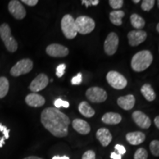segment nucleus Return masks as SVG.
<instances>
[{"label":"nucleus","mask_w":159,"mask_h":159,"mask_svg":"<svg viewBox=\"0 0 159 159\" xmlns=\"http://www.w3.org/2000/svg\"><path fill=\"white\" fill-rule=\"evenodd\" d=\"M61 30L63 35L68 39H73L77 34L75 20L71 15L66 14L61 20Z\"/></svg>","instance_id":"39448f33"},{"label":"nucleus","mask_w":159,"mask_h":159,"mask_svg":"<svg viewBox=\"0 0 159 159\" xmlns=\"http://www.w3.org/2000/svg\"><path fill=\"white\" fill-rule=\"evenodd\" d=\"M147 33L145 31L137 30H132L128 34V42L131 47H136L144 42L146 40Z\"/></svg>","instance_id":"ddd939ff"},{"label":"nucleus","mask_w":159,"mask_h":159,"mask_svg":"<svg viewBox=\"0 0 159 159\" xmlns=\"http://www.w3.org/2000/svg\"><path fill=\"white\" fill-rule=\"evenodd\" d=\"M66 68V66L65 63H61L59 66H57L56 69V75L57 77H63V75L65 73V69Z\"/></svg>","instance_id":"7c9ffc66"},{"label":"nucleus","mask_w":159,"mask_h":159,"mask_svg":"<svg viewBox=\"0 0 159 159\" xmlns=\"http://www.w3.org/2000/svg\"><path fill=\"white\" fill-rule=\"evenodd\" d=\"M157 4H158V8H159V0L158 2H157Z\"/></svg>","instance_id":"37998d69"},{"label":"nucleus","mask_w":159,"mask_h":159,"mask_svg":"<svg viewBox=\"0 0 159 159\" xmlns=\"http://www.w3.org/2000/svg\"><path fill=\"white\" fill-rule=\"evenodd\" d=\"M47 55L55 57H63L69 55V49L58 43H52L46 49Z\"/></svg>","instance_id":"9b49d317"},{"label":"nucleus","mask_w":159,"mask_h":159,"mask_svg":"<svg viewBox=\"0 0 159 159\" xmlns=\"http://www.w3.org/2000/svg\"><path fill=\"white\" fill-rule=\"evenodd\" d=\"M49 83V78L47 75L45 74H40L32 81L30 85L29 89L33 93H36L43 89H44L47 86Z\"/></svg>","instance_id":"f8f14e48"},{"label":"nucleus","mask_w":159,"mask_h":159,"mask_svg":"<svg viewBox=\"0 0 159 159\" xmlns=\"http://www.w3.org/2000/svg\"><path fill=\"white\" fill-rule=\"evenodd\" d=\"M96 158V154L94 151L88 150L83 153L82 156V159H95Z\"/></svg>","instance_id":"2f4dec72"},{"label":"nucleus","mask_w":159,"mask_h":159,"mask_svg":"<svg viewBox=\"0 0 159 159\" xmlns=\"http://www.w3.org/2000/svg\"><path fill=\"white\" fill-rule=\"evenodd\" d=\"M24 159H43V158H39V157H37V156H29Z\"/></svg>","instance_id":"ea45409f"},{"label":"nucleus","mask_w":159,"mask_h":159,"mask_svg":"<svg viewBox=\"0 0 159 159\" xmlns=\"http://www.w3.org/2000/svg\"><path fill=\"white\" fill-rule=\"evenodd\" d=\"M122 121V116L120 114L114 112H108L103 115L102 122L106 125H117Z\"/></svg>","instance_id":"aec40b11"},{"label":"nucleus","mask_w":159,"mask_h":159,"mask_svg":"<svg viewBox=\"0 0 159 159\" xmlns=\"http://www.w3.org/2000/svg\"><path fill=\"white\" fill-rule=\"evenodd\" d=\"M154 122H155V125H156V126L159 129V116H156V118H155Z\"/></svg>","instance_id":"4c0bfd02"},{"label":"nucleus","mask_w":159,"mask_h":159,"mask_svg":"<svg viewBox=\"0 0 159 159\" xmlns=\"http://www.w3.org/2000/svg\"><path fill=\"white\" fill-rule=\"evenodd\" d=\"M155 5L154 0H144L142 3V9L144 11H150Z\"/></svg>","instance_id":"cd10ccee"},{"label":"nucleus","mask_w":159,"mask_h":159,"mask_svg":"<svg viewBox=\"0 0 159 159\" xmlns=\"http://www.w3.org/2000/svg\"><path fill=\"white\" fill-rule=\"evenodd\" d=\"M54 105L56 108H60L61 107H63V108H69V103L67 102V101H64L61 98H58L55 99L54 102Z\"/></svg>","instance_id":"c85d7f7f"},{"label":"nucleus","mask_w":159,"mask_h":159,"mask_svg":"<svg viewBox=\"0 0 159 159\" xmlns=\"http://www.w3.org/2000/svg\"><path fill=\"white\" fill-rule=\"evenodd\" d=\"M85 96L90 102L94 103L105 102L108 97L106 91L99 87L89 88L85 92Z\"/></svg>","instance_id":"6e6552de"},{"label":"nucleus","mask_w":159,"mask_h":159,"mask_svg":"<svg viewBox=\"0 0 159 159\" xmlns=\"http://www.w3.org/2000/svg\"><path fill=\"white\" fill-rule=\"evenodd\" d=\"M130 23L134 28L140 30L143 28L145 25V21L142 17L136 13L131 15L130 16Z\"/></svg>","instance_id":"b1692460"},{"label":"nucleus","mask_w":159,"mask_h":159,"mask_svg":"<svg viewBox=\"0 0 159 159\" xmlns=\"http://www.w3.org/2000/svg\"><path fill=\"white\" fill-rule=\"evenodd\" d=\"M0 37L5 43L6 49L10 52H15L18 49V43L11 35V30L7 23L0 26Z\"/></svg>","instance_id":"7ed1b4c3"},{"label":"nucleus","mask_w":159,"mask_h":159,"mask_svg":"<svg viewBox=\"0 0 159 159\" xmlns=\"http://www.w3.org/2000/svg\"><path fill=\"white\" fill-rule=\"evenodd\" d=\"M115 150H116L117 152H118V153L119 155H124L125 154V152H126V149L123 145H121V144H116V146H115Z\"/></svg>","instance_id":"f704fd0d"},{"label":"nucleus","mask_w":159,"mask_h":159,"mask_svg":"<svg viewBox=\"0 0 159 159\" xmlns=\"http://www.w3.org/2000/svg\"><path fill=\"white\" fill-rule=\"evenodd\" d=\"M72 127L77 133L82 135H87L90 133L91 127L89 123L81 119H75L72 121Z\"/></svg>","instance_id":"f3484780"},{"label":"nucleus","mask_w":159,"mask_h":159,"mask_svg":"<svg viewBox=\"0 0 159 159\" xmlns=\"http://www.w3.org/2000/svg\"><path fill=\"white\" fill-rule=\"evenodd\" d=\"M22 2L25 3V5H28V6H35L36 5L39 1L38 0H22Z\"/></svg>","instance_id":"c9c22d12"},{"label":"nucleus","mask_w":159,"mask_h":159,"mask_svg":"<svg viewBox=\"0 0 159 159\" xmlns=\"http://www.w3.org/2000/svg\"><path fill=\"white\" fill-rule=\"evenodd\" d=\"M25 102L29 106L39 108L45 104V99L37 93H31L25 97Z\"/></svg>","instance_id":"2eb2a0df"},{"label":"nucleus","mask_w":159,"mask_h":159,"mask_svg":"<svg viewBox=\"0 0 159 159\" xmlns=\"http://www.w3.org/2000/svg\"><path fill=\"white\" fill-rule=\"evenodd\" d=\"M125 16V12L122 11H113L109 15L111 22L116 26H120L122 24V18Z\"/></svg>","instance_id":"5701e85b"},{"label":"nucleus","mask_w":159,"mask_h":159,"mask_svg":"<svg viewBox=\"0 0 159 159\" xmlns=\"http://www.w3.org/2000/svg\"><path fill=\"white\" fill-rule=\"evenodd\" d=\"M41 122L53 136L62 138L68 135L70 119L65 114L55 108H47L42 111Z\"/></svg>","instance_id":"f257e3e1"},{"label":"nucleus","mask_w":159,"mask_h":159,"mask_svg":"<svg viewBox=\"0 0 159 159\" xmlns=\"http://www.w3.org/2000/svg\"><path fill=\"white\" fill-rule=\"evenodd\" d=\"M10 13L16 19L21 20L26 16V10L21 2L17 0H12L8 4Z\"/></svg>","instance_id":"9d476101"},{"label":"nucleus","mask_w":159,"mask_h":159,"mask_svg":"<svg viewBox=\"0 0 159 159\" xmlns=\"http://www.w3.org/2000/svg\"><path fill=\"white\" fill-rule=\"evenodd\" d=\"M144 134L140 131H136V132H130L128 133L126 135L127 141L132 145H139L142 144L145 141Z\"/></svg>","instance_id":"6ab92c4d"},{"label":"nucleus","mask_w":159,"mask_h":159,"mask_svg":"<svg viewBox=\"0 0 159 159\" xmlns=\"http://www.w3.org/2000/svg\"><path fill=\"white\" fill-rule=\"evenodd\" d=\"M106 79L111 87L118 90L125 89L128 84V81L125 77L115 71H109L107 74Z\"/></svg>","instance_id":"0eeeda50"},{"label":"nucleus","mask_w":159,"mask_h":159,"mask_svg":"<svg viewBox=\"0 0 159 159\" xmlns=\"http://www.w3.org/2000/svg\"><path fill=\"white\" fill-rule=\"evenodd\" d=\"M133 2H134V3H136V4H138L139 2H140V1H139V0H134V1H133Z\"/></svg>","instance_id":"79ce46f5"},{"label":"nucleus","mask_w":159,"mask_h":159,"mask_svg":"<svg viewBox=\"0 0 159 159\" xmlns=\"http://www.w3.org/2000/svg\"><path fill=\"white\" fill-rule=\"evenodd\" d=\"M132 118L135 123L143 129H148L151 126V120L149 116L140 111H136L133 113Z\"/></svg>","instance_id":"4468645a"},{"label":"nucleus","mask_w":159,"mask_h":159,"mask_svg":"<svg viewBox=\"0 0 159 159\" xmlns=\"http://www.w3.org/2000/svg\"><path fill=\"white\" fill-rule=\"evenodd\" d=\"M156 30L158 31V33H159V23H158V25H157V26H156Z\"/></svg>","instance_id":"a19ab883"},{"label":"nucleus","mask_w":159,"mask_h":159,"mask_svg":"<svg viewBox=\"0 0 159 159\" xmlns=\"http://www.w3.org/2000/svg\"><path fill=\"white\" fill-rule=\"evenodd\" d=\"M99 3V0H83L82 4L85 5V7H89V6H96Z\"/></svg>","instance_id":"72a5a7b5"},{"label":"nucleus","mask_w":159,"mask_h":159,"mask_svg":"<svg viewBox=\"0 0 159 159\" xmlns=\"http://www.w3.org/2000/svg\"><path fill=\"white\" fill-rule=\"evenodd\" d=\"M33 67V63L30 59L25 58L18 61L11 69V75L13 77H19L20 75L29 73Z\"/></svg>","instance_id":"423d86ee"},{"label":"nucleus","mask_w":159,"mask_h":159,"mask_svg":"<svg viewBox=\"0 0 159 159\" xmlns=\"http://www.w3.org/2000/svg\"><path fill=\"white\" fill-rule=\"evenodd\" d=\"M111 159H122V156L119 155V153H116V152H111Z\"/></svg>","instance_id":"e433bc0d"},{"label":"nucleus","mask_w":159,"mask_h":159,"mask_svg":"<svg viewBox=\"0 0 159 159\" xmlns=\"http://www.w3.org/2000/svg\"><path fill=\"white\" fill-rule=\"evenodd\" d=\"M141 92L145 99L149 102H152L155 100L156 95V93L150 84H144L142 85V89H141Z\"/></svg>","instance_id":"412c9836"},{"label":"nucleus","mask_w":159,"mask_h":159,"mask_svg":"<svg viewBox=\"0 0 159 159\" xmlns=\"http://www.w3.org/2000/svg\"><path fill=\"white\" fill-rule=\"evenodd\" d=\"M150 149L151 153L154 156L159 157V141H152L150 144Z\"/></svg>","instance_id":"bb28decb"},{"label":"nucleus","mask_w":159,"mask_h":159,"mask_svg":"<svg viewBox=\"0 0 159 159\" xmlns=\"http://www.w3.org/2000/svg\"><path fill=\"white\" fill-rule=\"evenodd\" d=\"M153 61L152 53L148 50H142L137 52L131 60V68L137 72L146 70Z\"/></svg>","instance_id":"f03ea898"},{"label":"nucleus","mask_w":159,"mask_h":159,"mask_svg":"<svg viewBox=\"0 0 159 159\" xmlns=\"http://www.w3.org/2000/svg\"><path fill=\"white\" fill-rule=\"evenodd\" d=\"M52 159H69L68 156H54L52 158Z\"/></svg>","instance_id":"58836bf2"},{"label":"nucleus","mask_w":159,"mask_h":159,"mask_svg":"<svg viewBox=\"0 0 159 159\" xmlns=\"http://www.w3.org/2000/svg\"><path fill=\"white\" fill-rule=\"evenodd\" d=\"M9 91L8 80L5 77H0V99L4 98Z\"/></svg>","instance_id":"393cba45"},{"label":"nucleus","mask_w":159,"mask_h":159,"mask_svg":"<svg viewBox=\"0 0 159 159\" xmlns=\"http://www.w3.org/2000/svg\"><path fill=\"white\" fill-rule=\"evenodd\" d=\"M148 151L145 150L144 148H139L138 150L136 151L134 154V159H148Z\"/></svg>","instance_id":"a878e982"},{"label":"nucleus","mask_w":159,"mask_h":159,"mask_svg":"<svg viewBox=\"0 0 159 159\" xmlns=\"http://www.w3.org/2000/svg\"><path fill=\"white\" fill-rule=\"evenodd\" d=\"M75 26L77 33L82 35H86L94 30L95 22L94 19L90 17L81 16L75 19Z\"/></svg>","instance_id":"20e7f679"},{"label":"nucleus","mask_w":159,"mask_h":159,"mask_svg":"<svg viewBox=\"0 0 159 159\" xmlns=\"http://www.w3.org/2000/svg\"><path fill=\"white\" fill-rule=\"evenodd\" d=\"M119 37L116 33H110L107 36L104 43V49L105 53L111 56L114 55L118 49Z\"/></svg>","instance_id":"1a4fd4ad"},{"label":"nucleus","mask_w":159,"mask_h":159,"mask_svg":"<svg viewBox=\"0 0 159 159\" xmlns=\"http://www.w3.org/2000/svg\"><path fill=\"white\" fill-rule=\"evenodd\" d=\"M82 74L81 73H78L76 76L72 77V79H71V83H72V85H80L82 83Z\"/></svg>","instance_id":"473e14b6"},{"label":"nucleus","mask_w":159,"mask_h":159,"mask_svg":"<svg viewBox=\"0 0 159 159\" xmlns=\"http://www.w3.org/2000/svg\"><path fill=\"white\" fill-rule=\"evenodd\" d=\"M135 102H136V99H135L134 95L132 94L120 97L117 99V104H118L119 106L126 111L130 110V109L134 108Z\"/></svg>","instance_id":"dca6fc26"},{"label":"nucleus","mask_w":159,"mask_h":159,"mask_svg":"<svg viewBox=\"0 0 159 159\" xmlns=\"http://www.w3.org/2000/svg\"><path fill=\"white\" fill-rule=\"evenodd\" d=\"M78 110L81 114L87 118H91L94 116L95 114V111L93 109L87 102H82L80 103L78 106Z\"/></svg>","instance_id":"4be33fe9"},{"label":"nucleus","mask_w":159,"mask_h":159,"mask_svg":"<svg viewBox=\"0 0 159 159\" xmlns=\"http://www.w3.org/2000/svg\"><path fill=\"white\" fill-rule=\"evenodd\" d=\"M96 136L103 147H107L112 141V135L107 128H99L97 130Z\"/></svg>","instance_id":"a211bd4d"},{"label":"nucleus","mask_w":159,"mask_h":159,"mask_svg":"<svg viewBox=\"0 0 159 159\" xmlns=\"http://www.w3.org/2000/svg\"><path fill=\"white\" fill-rule=\"evenodd\" d=\"M109 5L113 9H120L123 6V0H109Z\"/></svg>","instance_id":"c756f323"}]
</instances>
